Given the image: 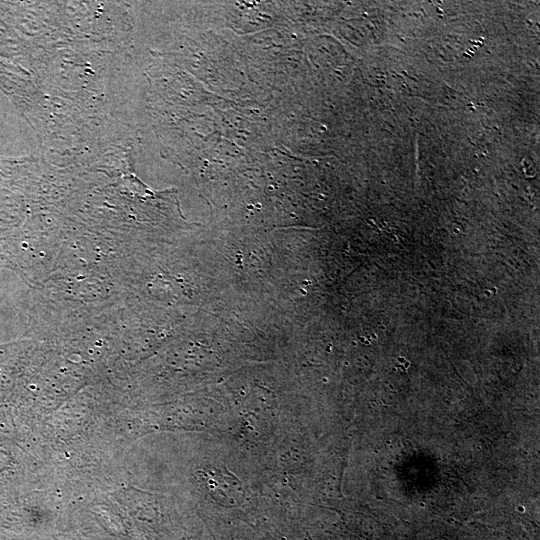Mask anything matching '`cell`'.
Listing matches in <instances>:
<instances>
[]
</instances>
